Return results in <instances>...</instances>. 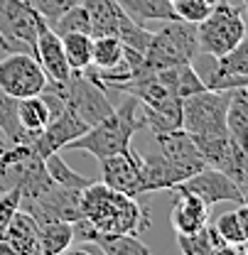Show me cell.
I'll return each instance as SVG.
<instances>
[{
  "label": "cell",
  "mask_w": 248,
  "mask_h": 255,
  "mask_svg": "<svg viewBox=\"0 0 248 255\" xmlns=\"http://www.w3.org/2000/svg\"><path fill=\"white\" fill-rule=\"evenodd\" d=\"M64 47V57L71 71H84L86 66H91V52H93V37L84 32H69L59 34Z\"/></svg>",
  "instance_id": "21"
},
{
  "label": "cell",
  "mask_w": 248,
  "mask_h": 255,
  "mask_svg": "<svg viewBox=\"0 0 248 255\" xmlns=\"http://www.w3.org/2000/svg\"><path fill=\"white\" fill-rule=\"evenodd\" d=\"M177 243H180L182 255H212V251L217 248L219 243H224V241L219 238L217 228L207 223V226H202L194 233H180Z\"/></svg>",
  "instance_id": "23"
},
{
  "label": "cell",
  "mask_w": 248,
  "mask_h": 255,
  "mask_svg": "<svg viewBox=\"0 0 248 255\" xmlns=\"http://www.w3.org/2000/svg\"><path fill=\"white\" fill-rule=\"evenodd\" d=\"M25 2L30 5L32 10H37V12L52 25L64 10H69L71 5H76V2H81V0H25Z\"/></svg>",
  "instance_id": "30"
},
{
  "label": "cell",
  "mask_w": 248,
  "mask_h": 255,
  "mask_svg": "<svg viewBox=\"0 0 248 255\" xmlns=\"http://www.w3.org/2000/svg\"><path fill=\"white\" fill-rule=\"evenodd\" d=\"M0 191H2V189H0Z\"/></svg>",
  "instance_id": "38"
},
{
  "label": "cell",
  "mask_w": 248,
  "mask_h": 255,
  "mask_svg": "<svg viewBox=\"0 0 248 255\" xmlns=\"http://www.w3.org/2000/svg\"><path fill=\"white\" fill-rule=\"evenodd\" d=\"M244 2H246V15H248V0H244Z\"/></svg>",
  "instance_id": "36"
},
{
  "label": "cell",
  "mask_w": 248,
  "mask_h": 255,
  "mask_svg": "<svg viewBox=\"0 0 248 255\" xmlns=\"http://www.w3.org/2000/svg\"><path fill=\"white\" fill-rule=\"evenodd\" d=\"M153 140H155L157 155L165 159L167 169L175 177V187L207 167V162L202 157V152L197 150L194 140L187 135L182 128L180 130H170V132H157V135H153Z\"/></svg>",
  "instance_id": "9"
},
{
  "label": "cell",
  "mask_w": 248,
  "mask_h": 255,
  "mask_svg": "<svg viewBox=\"0 0 248 255\" xmlns=\"http://www.w3.org/2000/svg\"><path fill=\"white\" fill-rule=\"evenodd\" d=\"M212 255H248L246 243H219Z\"/></svg>",
  "instance_id": "31"
},
{
  "label": "cell",
  "mask_w": 248,
  "mask_h": 255,
  "mask_svg": "<svg viewBox=\"0 0 248 255\" xmlns=\"http://www.w3.org/2000/svg\"><path fill=\"white\" fill-rule=\"evenodd\" d=\"M7 142H5V137H2V132H0V147H5Z\"/></svg>",
  "instance_id": "35"
},
{
  "label": "cell",
  "mask_w": 248,
  "mask_h": 255,
  "mask_svg": "<svg viewBox=\"0 0 248 255\" xmlns=\"http://www.w3.org/2000/svg\"><path fill=\"white\" fill-rule=\"evenodd\" d=\"M5 241L12 246V251L17 255H42V248H39V226L22 209L12 216V221L7 226V233H5Z\"/></svg>",
  "instance_id": "15"
},
{
  "label": "cell",
  "mask_w": 248,
  "mask_h": 255,
  "mask_svg": "<svg viewBox=\"0 0 248 255\" xmlns=\"http://www.w3.org/2000/svg\"><path fill=\"white\" fill-rule=\"evenodd\" d=\"M236 219H239V226H241L244 241L248 243V204H239V209H236Z\"/></svg>",
  "instance_id": "32"
},
{
  "label": "cell",
  "mask_w": 248,
  "mask_h": 255,
  "mask_svg": "<svg viewBox=\"0 0 248 255\" xmlns=\"http://www.w3.org/2000/svg\"><path fill=\"white\" fill-rule=\"evenodd\" d=\"M34 59L39 62L42 71L47 74L49 81L64 84L71 76V69L66 64L62 47V37L49 27V22L42 17L37 25V42H34Z\"/></svg>",
  "instance_id": "13"
},
{
  "label": "cell",
  "mask_w": 248,
  "mask_h": 255,
  "mask_svg": "<svg viewBox=\"0 0 248 255\" xmlns=\"http://www.w3.org/2000/svg\"><path fill=\"white\" fill-rule=\"evenodd\" d=\"M44 167H47L49 179H52L54 184H59V187H66V189H86V187L91 184V179H86L84 174L74 172V169L62 159L59 152L44 157Z\"/></svg>",
  "instance_id": "24"
},
{
  "label": "cell",
  "mask_w": 248,
  "mask_h": 255,
  "mask_svg": "<svg viewBox=\"0 0 248 255\" xmlns=\"http://www.w3.org/2000/svg\"><path fill=\"white\" fill-rule=\"evenodd\" d=\"M125 98L113 106V111L91 126L81 137L71 140L64 150H76V152H89L96 159L111 157V155H121L125 150H130L135 132L145 130L143 123V111L138 98L123 94Z\"/></svg>",
  "instance_id": "2"
},
{
  "label": "cell",
  "mask_w": 248,
  "mask_h": 255,
  "mask_svg": "<svg viewBox=\"0 0 248 255\" xmlns=\"http://www.w3.org/2000/svg\"><path fill=\"white\" fill-rule=\"evenodd\" d=\"M86 130H89V126H86L69 106H64L57 116L49 118L47 128L32 140V147L37 150L39 157H49V155H54V152H62L71 140L81 137Z\"/></svg>",
  "instance_id": "12"
},
{
  "label": "cell",
  "mask_w": 248,
  "mask_h": 255,
  "mask_svg": "<svg viewBox=\"0 0 248 255\" xmlns=\"http://www.w3.org/2000/svg\"><path fill=\"white\" fill-rule=\"evenodd\" d=\"M0 132L5 137L7 145H17V142H32L34 137H30L17 118V98H12L10 94H5L0 89Z\"/></svg>",
  "instance_id": "20"
},
{
  "label": "cell",
  "mask_w": 248,
  "mask_h": 255,
  "mask_svg": "<svg viewBox=\"0 0 248 255\" xmlns=\"http://www.w3.org/2000/svg\"><path fill=\"white\" fill-rule=\"evenodd\" d=\"M246 251H248V243H246Z\"/></svg>",
  "instance_id": "37"
},
{
  "label": "cell",
  "mask_w": 248,
  "mask_h": 255,
  "mask_svg": "<svg viewBox=\"0 0 248 255\" xmlns=\"http://www.w3.org/2000/svg\"><path fill=\"white\" fill-rule=\"evenodd\" d=\"M0 255H17L15 251H12V246H10L5 238H0Z\"/></svg>",
  "instance_id": "34"
},
{
  "label": "cell",
  "mask_w": 248,
  "mask_h": 255,
  "mask_svg": "<svg viewBox=\"0 0 248 255\" xmlns=\"http://www.w3.org/2000/svg\"><path fill=\"white\" fill-rule=\"evenodd\" d=\"M219 238L224 243H246L244 241V233H241V226H239V219H236V211H226L221 214L214 223Z\"/></svg>",
  "instance_id": "29"
},
{
  "label": "cell",
  "mask_w": 248,
  "mask_h": 255,
  "mask_svg": "<svg viewBox=\"0 0 248 255\" xmlns=\"http://www.w3.org/2000/svg\"><path fill=\"white\" fill-rule=\"evenodd\" d=\"M20 211V189H2L0 191V238H5L7 226L12 216Z\"/></svg>",
  "instance_id": "28"
},
{
  "label": "cell",
  "mask_w": 248,
  "mask_h": 255,
  "mask_svg": "<svg viewBox=\"0 0 248 255\" xmlns=\"http://www.w3.org/2000/svg\"><path fill=\"white\" fill-rule=\"evenodd\" d=\"M17 118H20L22 130L30 137H37L47 128L52 113H49V106H47V101L42 96H30V98H20L17 101Z\"/></svg>",
  "instance_id": "19"
},
{
  "label": "cell",
  "mask_w": 248,
  "mask_h": 255,
  "mask_svg": "<svg viewBox=\"0 0 248 255\" xmlns=\"http://www.w3.org/2000/svg\"><path fill=\"white\" fill-rule=\"evenodd\" d=\"M20 209L30 214L37 221V226L47 221H69L74 223L81 219V189H66L59 184H52L37 196L22 199L20 196Z\"/></svg>",
  "instance_id": "8"
},
{
  "label": "cell",
  "mask_w": 248,
  "mask_h": 255,
  "mask_svg": "<svg viewBox=\"0 0 248 255\" xmlns=\"http://www.w3.org/2000/svg\"><path fill=\"white\" fill-rule=\"evenodd\" d=\"M91 246L103 255H150V248L135 233H96Z\"/></svg>",
  "instance_id": "18"
},
{
  "label": "cell",
  "mask_w": 248,
  "mask_h": 255,
  "mask_svg": "<svg viewBox=\"0 0 248 255\" xmlns=\"http://www.w3.org/2000/svg\"><path fill=\"white\" fill-rule=\"evenodd\" d=\"M123 12L135 20L138 25H145V22H170V20H180L175 7H172V0H116Z\"/></svg>",
  "instance_id": "17"
},
{
  "label": "cell",
  "mask_w": 248,
  "mask_h": 255,
  "mask_svg": "<svg viewBox=\"0 0 248 255\" xmlns=\"http://www.w3.org/2000/svg\"><path fill=\"white\" fill-rule=\"evenodd\" d=\"M197 54H199L197 25L185 20H170V22H162L160 30L153 32V39L148 44V52L143 54V62H145V71H157L167 66L192 64Z\"/></svg>",
  "instance_id": "3"
},
{
  "label": "cell",
  "mask_w": 248,
  "mask_h": 255,
  "mask_svg": "<svg viewBox=\"0 0 248 255\" xmlns=\"http://www.w3.org/2000/svg\"><path fill=\"white\" fill-rule=\"evenodd\" d=\"M57 86H59L64 103L89 128L96 126L98 121H103L113 111L108 91L101 84H96L91 76H86L84 71H71V76L64 84H57Z\"/></svg>",
  "instance_id": "6"
},
{
  "label": "cell",
  "mask_w": 248,
  "mask_h": 255,
  "mask_svg": "<svg viewBox=\"0 0 248 255\" xmlns=\"http://www.w3.org/2000/svg\"><path fill=\"white\" fill-rule=\"evenodd\" d=\"M170 191H189V194L199 196L209 209L221 204V201H234V204H241V201H244L239 187H236L221 169H214V167L199 169L197 174H192L189 179L180 182L177 187H172Z\"/></svg>",
  "instance_id": "11"
},
{
  "label": "cell",
  "mask_w": 248,
  "mask_h": 255,
  "mask_svg": "<svg viewBox=\"0 0 248 255\" xmlns=\"http://www.w3.org/2000/svg\"><path fill=\"white\" fill-rule=\"evenodd\" d=\"M175 194H177V199L170 209V223H172L177 236L194 233L209 223V206L199 196H194L189 191H175Z\"/></svg>",
  "instance_id": "14"
},
{
  "label": "cell",
  "mask_w": 248,
  "mask_h": 255,
  "mask_svg": "<svg viewBox=\"0 0 248 255\" xmlns=\"http://www.w3.org/2000/svg\"><path fill=\"white\" fill-rule=\"evenodd\" d=\"M47 86V74L30 52L5 54L0 59V89L12 98H30L39 96Z\"/></svg>",
  "instance_id": "7"
},
{
  "label": "cell",
  "mask_w": 248,
  "mask_h": 255,
  "mask_svg": "<svg viewBox=\"0 0 248 255\" xmlns=\"http://www.w3.org/2000/svg\"><path fill=\"white\" fill-rule=\"evenodd\" d=\"M248 32L244 12L231 0H219L212 12L197 25V42L199 52L209 57H224L231 52Z\"/></svg>",
  "instance_id": "4"
},
{
  "label": "cell",
  "mask_w": 248,
  "mask_h": 255,
  "mask_svg": "<svg viewBox=\"0 0 248 255\" xmlns=\"http://www.w3.org/2000/svg\"><path fill=\"white\" fill-rule=\"evenodd\" d=\"M49 27L57 32V34H69V32L91 34V17H89L86 7H84L81 2H76V5H71L69 10H64Z\"/></svg>",
  "instance_id": "26"
},
{
  "label": "cell",
  "mask_w": 248,
  "mask_h": 255,
  "mask_svg": "<svg viewBox=\"0 0 248 255\" xmlns=\"http://www.w3.org/2000/svg\"><path fill=\"white\" fill-rule=\"evenodd\" d=\"M229 91L204 89L182 98V130L192 137L199 135H229L226 132Z\"/></svg>",
  "instance_id": "5"
},
{
  "label": "cell",
  "mask_w": 248,
  "mask_h": 255,
  "mask_svg": "<svg viewBox=\"0 0 248 255\" xmlns=\"http://www.w3.org/2000/svg\"><path fill=\"white\" fill-rule=\"evenodd\" d=\"M219 0H172V7H175V12H177L180 20L192 22V25H199L212 12V7Z\"/></svg>",
  "instance_id": "27"
},
{
  "label": "cell",
  "mask_w": 248,
  "mask_h": 255,
  "mask_svg": "<svg viewBox=\"0 0 248 255\" xmlns=\"http://www.w3.org/2000/svg\"><path fill=\"white\" fill-rule=\"evenodd\" d=\"M101 162V182L116 191H123L128 196H143L148 194L145 172H143V152H138L133 145L121 155L98 159Z\"/></svg>",
  "instance_id": "10"
},
{
  "label": "cell",
  "mask_w": 248,
  "mask_h": 255,
  "mask_svg": "<svg viewBox=\"0 0 248 255\" xmlns=\"http://www.w3.org/2000/svg\"><path fill=\"white\" fill-rule=\"evenodd\" d=\"M74 243V228L69 221H47L39 226L42 255H59Z\"/></svg>",
  "instance_id": "22"
},
{
  "label": "cell",
  "mask_w": 248,
  "mask_h": 255,
  "mask_svg": "<svg viewBox=\"0 0 248 255\" xmlns=\"http://www.w3.org/2000/svg\"><path fill=\"white\" fill-rule=\"evenodd\" d=\"M81 216L93 223L98 233H135L140 236L150 228L148 211L135 196L106 187L103 182H91L81 189Z\"/></svg>",
  "instance_id": "1"
},
{
  "label": "cell",
  "mask_w": 248,
  "mask_h": 255,
  "mask_svg": "<svg viewBox=\"0 0 248 255\" xmlns=\"http://www.w3.org/2000/svg\"><path fill=\"white\" fill-rule=\"evenodd\" d=\"M125 47L118 37L103 34V37H93V52H91V66L96 69H108L113 64L123 59Z\"/></svg>",
  "instance_id": "25"
},
{
  "label": "cell",
  "mask_w": 248,
  "mask_h": 255,
  "mask_svg": "<svg viewBox=\"0 0 248 255\" xmlns=\"http://www.w3.org/2000/svg\"><path fill=\"white\" fill-rule=\"evenodd\" d=\"M59 255H93V253H91V248H89L86 243H81V246H76V248H71V246H69V248L62 251Z\"/></svg>",
  "instance_id": "33"
},
{
  "label": "cell",
  "mask_w": 248,
  "mask_h": 255,
  "mask_svg": "<svg viewBox=\"0 0 248 255\" xmlns=\"http://www.w3.org/2000/svg\"><path fill=\"white\" fill-rule=\"evenodd\" d=\"M226 132L229 137L248 150V89L239 86L229 91V106H226Z\"/></svg>",
  "instance_id": "16"
}]
</instances>
